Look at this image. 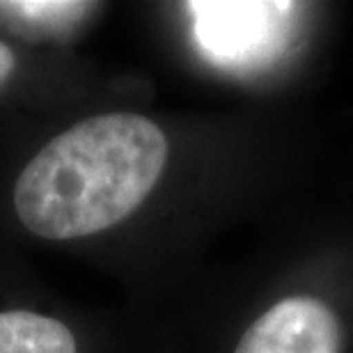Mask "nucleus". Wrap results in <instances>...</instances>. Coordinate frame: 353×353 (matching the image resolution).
<instances>
[{
	"instance_id": "obj_5",
	"label": "nucleus",
	"mask_w": 353,
	"mask_h": 353,
	"mask_svg": "<svg viewBox=\"0 0 353 353\" xmlns=\"http://www.w3.org/2000/svg\"><path fill=\"white\" fill-rule=\"evenodd\" d=\"M90 10L88 3H53V0H39V3H0V12L10 17L23 19L26 23L37 28H60L74 23Z\"/></svg>"
},
{
	"instance_id": "obj_1",
	"label": "nucleus",
	"mask_w": 353,
	"mask_h": 353,
	"mask_svg": "<svg viewBox=\"0 0 353 353\" xmlns=\"http://www.w3.org/2000/svg\"><path fill=\"white\" fill-rule=\"evenodd\" d=\"M168 152L161 126L136 112L83 119L41 147L19 174V221L51 241L108 230L147 200Z\"/></svg>"
},
{
	"instance_id": "obj_2",
	"label": "nucleus",
	"mask_w": 353,
	"mask_h": 353,
	"mask_svg": "<svg viewBox=\"0 0 353 353\" xmlns=\"http://www.w3.org/2000/svg\"><path fill=\"white\" fill-rule=\"evenodd\" d=\"M200 51L218 65H245L278 44L292 3H188Z\"/></svg>"
},
{
	"instance_id": "obj_3",
	"label": "nucleus",
	"mask_w": 353,
	"mask_h": 353,
	"mask_svg": "<svg viewBox=\"0 0 353 353\" xmlns=\"http://www.w3.org/2000/svg\"><path fill=\"white\" fill-rule=\"evenodd\" d=\"M344 330L319 296L292 294L271 303L243 330L234 353H342Z\"/></svg>"
},
{
	"instance_id": "obj_6",
	"label": "nucleus",
	"mask_w": 353,
	"mask_h": 353,
	"mask_svg": "<svg viewBox=\"0 0 353 353\" xmlns=\"http://www.w3.org/2000/svg\"><path fill=\"white\" fill-rule=\"evenodd\" d=\"M14 72V53L10 51V46H5L0 41V85L10 79Z\"/></svg>"
},
{
	"instance_id": "obj_4",
	"label": "nucleus",
	"mask_w": 353,
	"mask_h": 353,
	"mask_svg": "<svg viewBox=\"0 0 353 353\" xmlns=\"http://www.w3.org/2000/svg\"><path fill=\"white\" fill-rule=\"evenodd\" d=\"M0 353H76V340L58 319L10 310L0 312Z\"/></svg>"
}]
</instances>
